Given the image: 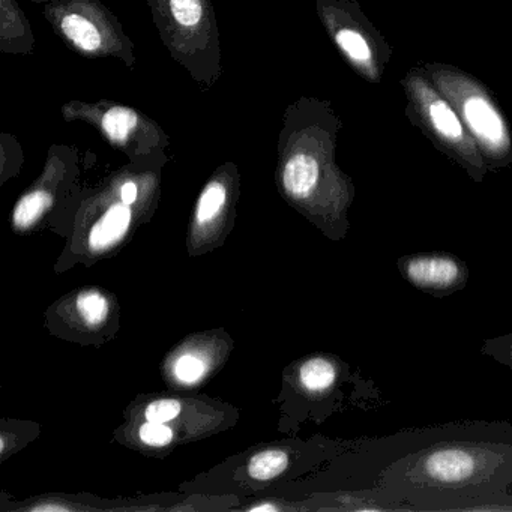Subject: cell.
<instances>
[{"mask_svg": "<svg viewBox=\"0 0 512 512\" xmlns=\"http://www.w3.org/2000/svg\"><path fill=\"white\" fill-rule=\"evenodd\" d=\"M52 205V197L46 191H34L23 197L14 209V223L20 229L34 224L49 206Z\"/></svg>", "mask_w": 512, "mask_h": 512, "instance_id": "obj_11", "label": "cell"}, {"mask_svg": "<svg viewBox=\"0 0 512 512\" xmlns=\"http://www.w3.org/2000/svg\"><path fill=\"white\" fill-rule=\"evenodd\" d=\"M274 509V505H268V503H265V505L253 506L251 511H274Z\"/></svg>", "mask_w": 512, "mask_h": 512, "instance_id": "obj_22", "label": "cell"}, {"mask_svg": "<svg viewBox=\"0 0 512 512\" xmlns=\"http://www.w3.org/2000/svg\"><path fill=\"white\" fill-rule=\"evenodd\" d=\"M34 511H67V508L62 505H40L35 506Z\"/></svg>", "mask_w": 512, "mask_h": 512, "instance_id": "obj_21", "label": "cell"}, {"mask_svg": "<svg viewBox=\"0 0 512 512\" xmlns=\"http://www.w3.org/2000/svg\"><path fill=\"white\" fill-rule=\"evenodd\" d=\"M77 310L80 316L91 326L100 325L109 314V302L97 292H86L77 298Z\"/></svg>", "mask_w": 512, "mask_h": 512, "instance_id": "obj_14", "label": "cell"}, {"mask_svg": "<svg viewBox=\"0 0 512 512\" xmlns=\"http://www.w3.org/2000/svg\"><path fill=\"white\" fill-rule=\"evenodd\" d=\"M338 376H340V367L337 362L323 356L308 359L299 370L302 386L314 394L328 392L329 389L334 388L337 385Z\"/></svg>", "mask_w": 512, "mask_h": 512, "instance_id": "obj_8", "label": "cell"}, {"mask_svg": "<svg viewBox=\"0 0 512 512\" xmlns=\"http://www.w3.org/2000/svg\"><path fill=\"white\" fill-rule=\"evenodd\" d=\"M332 38L353 70L371 85L382 83L394 47L370 22L356 0H335L325 8Z\"/></svg>", "mask_w": 512, "mask_h": 512, "instance_id": "obj_4", "label": "cell"}, {"mask_svg": "<svg viewBox=\"0 0 512 512\" xmlns=\"http://www.w3.org/2000/svg\"><path fill=\"white\" fill-rule=\"evenodd\" d=\"M401 89L406 97L404 115L410 124L418 128L437 151L460 166L472 181L484 182L488 167L475 140L455 107L428 79L422 64L407 71L401 80Z\"/></svg>", "mask_w": 512, "mask_h": 512, "instance_id": "obj_3", "label": "cell"}, {"mask_svg": "<svg viewBox=\"0 0 512 512\" xmlns=\"http://www.w3.org/2000/svg\"><path fill=\"white\" fill-rule=\"evenodd\" d=\"M62 31L76 44L79 49L85 52H95L100 49L101 35L98 29L85 17L71 14L62 20Z\"/></svg>", "mask_w": 512, "mask_h": 512, "instance_id": "obj_9", "label": "cell"}, {"mask_svg": "<svg viewBox=\"0 0 512 512\" xmlns=\"http://www.w3.org/2000/svg\"><path fill=\"white\" fill-rule=\"evenodd\" d=\"M512 485V446L439 442L410 452L382 472L379 487L415 511H449L461 500L499 496Z\"/></svg>", "mask_w": 512, "mask_h": 512, "instance_id": "obj_1", "label": "cell"}, {"mask_svg": "<svg viewBox=\"0 0 512 512\" xmlns=\"http://www.w3.org/2000/svg\"><path fill=\"white\" fill-rule=\"evenodd\" d=\"M121 199L125 205H133L137 199V187L133 182H127V184L122 187L121 190Z\"/></svg>", "mask_w": 512, "mask_h": 512, "instance_id": "obj_20", "label": "cell"}, {"mask_svg": "<svg viewBox=\"0 0 512 512\" xmlns=\"http://www.w3.org/2000/svg\"><path fill=\"white\" fill-rule=\"evenodd\" d=\"M287 466H289V457L286 452L280 451V449H269V451L259 452L251 458L250 464H248V473L257 481H269V479L281 475Z\"/></svg>", "mask_w": 512, "mask_h": 512, "instance_id": "obj_10", "label": "cell"}, {"mask_svg": "<svg viewBox=\"0 0 512 512\" xmlns=\"http://www.w3.org/2000/svg\"><path fill=\"white\" fill-rule=\"evenodd\" d=\"M206 365L202 359L194 355H184L176 362V376L182 382L193 383L205 374Z\"/></svg>", "mask_w": 512, "mask_h": 512, "instance_id": "obj_18", "label": "cell"}, {"mask_svg": "<svg viewBox=\"0 0 512 512\" xmlns=\"http://www.w3.org/2000/svg\"><path fill=\"white\" fill-rule=\"evenodd\" d=\"M481 353L484 356H490L499 364L506 365L512 373V332L485 340Z\"/></svg>", "mask_w": 512, "mask_h": 512, "instance_id": "obj_15", "label": "cell"}, {"mask_svg": "<svg viewBox=\"0 0 512 512\" xmlns=\"http://www.w3.org/2000/svg\"><path fill=\"white\" fill-rule=\"evenodd\" d=\"M226 188L224 185L214 182L209 184L200 197L199 205H197L196 218L200 224L209 223L220 214L221 208L226 203Z\"/></svg>", "mask_w": 512, "mask_h": 512, "instance_id": "obj_13", "label": "cell"}, {"mask_svg": "<svg viewBox=\"0 0 512 512\" xmlns=\"http://www.w3.org/2000/svg\"><path fill=\"white\" fill-rule=\"evenodd\" d=\"M316 154H296L284 167V187L296 199H308L328 181V163Z\"/></svg>", "mask_w": 512, "mask_h": 512, "instance_id": "obj_6", "label": "cell"}, {"mask_svg": "<svg viewBox=\"0 0 512 512\" xmlns=\"http://www.w3.org/2000/svg\"><path fill=\"white\" fill-rule=\"evenodd\" d=\"M131 215L130 205L124 202L113 205L92 227L89 235L92 250H106L121 241L130 229Z\"/></svg>", "mask_w": 512, "mask_h": 512, "instance_id": "obj_7", "label": "cell"}, {"mask_svg": "<svg viewBox=\"0 0 512 512\" xmlns=\"http://www.w3.org/2000/svg\"><path fill=\"white\" fill-rule=\"evenodd\" d=\"M140 439H142L146 445L166 446L172 442L173 433L167 425L148 421L140 428Z\"/></svg>", "mask_w": 512, "mask_h": 512, "instance_id": "obj_19", "label": "cell"}, {"mask_svg": "<svg viewBox=\"0 0 512 512\" xmlns=\"http://www.w3.org/2000/svg\"><path fill=\"white\" fill-rule=\"evenodd\" d=\"M397 268L410 286L437 299L460 292L470 277L467 263L448 251L406 254L397 260Z\"/></svg>", "mask_w": 512, "mask_h": 512, "instance_id": "obj_5", "label": "cell"}, {"mask_svg": "<svg viewBox=\"0 0 512 512\" xmlns=\"http://www.w3.org/2000/svg\"><path fill=\"white\" fill-rule=\"evenodd\" d=\"M182 404L178 400H158L149 404L145 416L148 421L166 424L181 413Z\"/></svg>", "mask_w": 512, "mask_h": 512, "instance_id": "obj_17", "label": "cell"}, {"mask_svg": "<svg viewBox=\"0 0 512 512\" xmlns=\"http://www.w3.org/2000/svg\"><path fill=\"white\" fill-rule=\"evenodd\" d=\"M428 79L455 107L475 140L488 172L512 166V130L487 85L472 74L443 62H422Z\"/></svg>", "mask_w": 512, "mask_h": 512, "instance_id": "obj_2", "label": "cell"}, {"mask_svg": "<svg viewBox=\"0 0 512 512\" xmlns=\"http://www.w3.org/2000/svg\"><path fill=\"white\" fill-rule=\"evenodd\" d=\"M173 17L185 28H193L202 20V0H170Z\"/></svg>", "mask_w": 512, "mask_h": 512, "instance_id": "obj_16", "label": "cell"}, {"mask_svg": "<svg viewBox=\"0 0 512 512\" xmlns=\"http://www.w3.org/2000/svg\"><path fill=\"white\" fill-rule=\"evenodd\" d=\"M136 124V113L133 110L124 109V107L110 110L103 118L104 131L110 139L116 140V142H124Z\"/></svg>", "mask_w": 512, "mask_h": 512, "instance_id": "obj_12", "label": "cell"}]
</instances>
